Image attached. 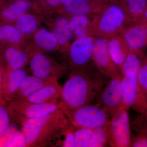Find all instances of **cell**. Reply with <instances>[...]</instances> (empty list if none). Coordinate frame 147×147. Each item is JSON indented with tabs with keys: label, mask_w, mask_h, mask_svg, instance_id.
<instances>
[{
	"label": "cell",
	"mask_w": 147,
	"mask_h": 147,
	"mask_svg": "<svg viewBox=\"0 0 147 147\" xmlns=\"http://www.w3.org/2000/svg\"><path fill=\"white\" fill-rule=\"evenodd\" d=\"M106 79L93 67L71 71L61 87L60 102L63 107L70 110L89 105L102 89Z\"/></svg>",
	"instance_id": "cell-1"
},
{
	"label": "cell",
	"mask_w": 147,
	"mask_h": 147,
	"mask_svg": "<svg viewBox=\"0 0 147 147\" xmlns=\"http://www.w3.org/2000/svg\"><path fill=\"white\" fill-rule=\"evenodd\" d=\"M70 124L60 109L40 117L31 119L21 125L26 147L58 146L63 131Z\"/></svg>",
	"instance_id": "cell-2"
},
{
	"label": "cell",
	"mask_w": 147,
	"mask_h": 147,
	"mask_svg": "<svg viewBox=\"0 0 147 147\" xmlns=\"http://www.w3.org/2000/svg\"><path fill=\"white\" fill-rule=\"evenodd\" d=\"M132 23L124 7L114 0L100 7L93 17L92 35L109 38L121 34Z\"/></svg>",
	"instance_id": "cell-3"
},
{
	"label": "cell",
	"mask_w": 147,
	"mask_h": 147,
	"mask_svg": "<svg viewBox=\"0 0 147 147\" xmlns=\"http://www.w3.org/2000/svg\"><path fill=\"white\" fill-rule=\"evenodd\" d=\"M94 36L89 35L74 39L64 52L63 65L71 71L93 67L92 51Z\"/></svg>",
	"instance_id": "cell-4"
},
{
	"label": "cell",
	"mask_w": 147,
	"mask_h": 147,
	"mask_svg": "<svg viewBox=\"0 0 147 147\" xmlns=\"http://www.w3.org/2000/svg\"><path fill=\"white\" fill-rule=\"evenodd\" d=\"M62 109L75 128L94 129L106 126L110 119L108 113L98 104H90L75 110H68L62 105Z\"/></svg>",
	"instance_id": "cell-5"
},
{
	"label": "cell",
	"mask_w": 147,
	"mask_h": 147,
	"mask_svg": "<svg viewBox=\"0 0 147 147\" xmlns=\"http://www.w3.org/2000/svg\"><path fill=\"white\" fill-rule=\"evenodd\" d=\"M7 107L11 123L21 125L31 119L40 117L62 109L60 102L55 103L37 104L24 99H14L8 101Z\"/></svg>",
	"instance_id": "cell-6"
},
{
	"label": "cell",
	"mask_w": 147,
	"mask_h": 147,
	"mask_svg": "<svg viewBox=\"0 0 147 147\" xmlns=\"http://www.w3.org/2000/svg\"><path fill=\"white\" fill-rule=\"evenodd\" d=\"M29 70L34 76L45 80H56L65 74L67 70L45 53L36 52L32 55L29 63Z\"/></svg>",
	"instance_id": "cell-7"
},
{
	"label": "cell",
	"mask_w": 147,
	"mask_h": 147,
	"mask_svg": "<svg viewBox=\"0 0 147 147\" xmlns=\"http://www.w3.org/2000/svg\"><path fill=\"white\" fill-rule=\"evenodd\" d=\"M127 110L122 107L110 118L108 125L110 146H131V128Z\"/></svg>",
	"instance_id": "cell-8"
},
{
	"label": "cell",
	"mask_w": 147,
	"mask_h": 147,
	"mask_svg": "<svg viewBox=\"0 0 147 147\" xmlns=\"http://www.w3.org/2000/svg\"><path fill=\"white\" fill-rule=\"evenodd\" d=\"M122 76L118 73L108 79L96 98L97 104L108 113L110 118L123 107Z\"/></svg>",
	"instance_id": "cell-9"
},
{
	"label": "cell",
	"mask_w": 147,
	"mask_h": 147,
	"mask_svg": "<svg viewBox=\"0 0 147 147\" xmlns=\"http://www.w3.org/2000/svg\"><path fill=\"white\" fill-rule=\"evenodd\" d=\"M92 51L93 62L98 71L108 79L120 73L114 64L108 48V38L94 36Z\"/></svg>",
	"instance_id": "cell-10"
},
{
	"label": "cell",
	"mask_w": 147,
	"mask_h": 147,
	"mask_svg": "<svg viewBox=\"0 0 147 147\" xmlns=\"http://www.w3.org/2000/svg\"><path fill=\"white\" fill-rule=\"evenodd\" d=\"M122 92L123 107L145 112L146 105L139 93L137 73L129 72L123 76Z\"/></svg>",
	"instance_id": "cell-11"
},
{
	"label": "cell",
	"mask_w": 147,
	"mask_h": 147,
	"mask_svg": "<svg viewBox=\"0 0 147 147\" xmlns=\"http://www.w3.org/2000/svg\"><path fill=\"white\" fill-rule=\"evenodd\" d=\"M120 35L129 50L139 55L147 45V24L139 21L131 23Z\"/></svg>",
	"instance_id": "cell-12"
},
{
	"label": "cell",
	"mask_w": 147,
	"mask_h": 147,
	"mask_svg": "<svg viewBox=\"0 0 147 147\" xmlns=\"http://www.w3.org/2000/svg\"><path fill=\"white\" fill-rule=\"evenodd\" d=\"M30 12L38 13L35 2L31 0H13L0 8V22L13 24L20 16Z\"/></svg>",
	"instance_id": "cell-13"
},
{
	"label": "cell",
	"mask_w": 147,
	"mask_h": 147,
	"mask_svg": "<svg viewBox=\"0 0 147 147\" xmlns=\"http://www.w3.org/2000/svg\"><path fill=\"white\" fill-rule=\"evenodd\" d=\"M48 23L49 29L55 35L62 53L65 52L72 42L74 36L69 26L68 16L60 13H56Z\"/></svg>",
	"instance_id": "cell-14"
},
{
	"label": "cell",
	"mask_w": 147,
	"mask_h": 147,
	"mask_svg": "<svg viewBox=\"0 0 147 147\" xmlns=\"http://www.w3.org/2000/svg\"><path fill=\"white\" fill-rule=\"evenodd\" d=\"M2 57L6 67L15 69L26 68L32 54L27 45H7L3 47Z\"/></svg>",
	"instance_id": "cell-15"
},
{
	"label": "cell",
	"mask_w": 147,
	"mask_h": 147,
	"mask_svg": "<svg viewBox=\"0 0 147 147\" xmlns=\"http://www.w3.org/2000/svg\"><path fill=\"white\" fill-rule=\"evenodd\" d=\"M31 38L32 42L28 46L33 54L36 52L51 53L59 50L57 39L49 29L40 27Z\"/></svg>",
	"instance_id": "cell-16"
},
{
	"label": "cell",
	"mask_w": 147,
	"mask_h": 147,
	"mask_svg": "<svg viewBox=\"0 0 147 147\" xmlns=\"http://www.w3.org/2000/svg\"><path fill=\"white\" fill-rule=\"evenodd\" d=\"M28 75L26 68L15 69L6 68L1 95L3 100L8 101L14 99L21 82Z\"/></svg>",
	"instance_id": "cell-17"
},
{
	"label": "cell",
	"mask_w": 147,
	"mask_h": 147,
	"mask_svg": "<svg viewBox=\"0 0 147 147\" xmlns=\"http://www.w3.org/2000/svg\"><path fill=\"white\" fill-rule=\"evenodd\" d=\"M100 7L92 0H67L61 5L57 13L68 17L76 14H85L93 17Z\"/></svg>",
	"instance_id": "cell-18"
},
{
	"label": "cell",
	"mask_w": 147,
	"mask_h": 147,
	"mask_svg": "<svg viewBox=\"0 0 147 147\" xmlns=\"http://www.w3.org/2000/svg\"><path fill=\"white\" fill-rule=\"evenodd\" d=\"M61 87L56 81L47 84L24 99L37 104L58 103L60 100Z\"/></svg>",
	"instance_id": "cell-19"
},
{
	"label": "cell",
	"mask_w": 147,
	"mask_h": 147,
	"mask_svg": "<svg viewBox=\"0 0 147 147\" xmlns=\"http://www.w3.org/2000/svg\"><path fill=\"white\" fill-rule=\"evenodd\" d=\"M108 48L110 58L120 73L121 69L129 50L120 34L108 38Z\"/></svg>",
	"instance_id": "cell-20"
},
{
	"label": "cell",
	"mask_w": 147,
	"mask_h": 147,
	"mask_svg": "<svg viewBox=\"0 0 147 147\" xmlns=\"http://www.w3.org/2000/svg\"><path fill=\"white\" fill-rule=\"evenodd\" d=\"M69 26L74 39L92 35V16L76 14L68 17Z\"/></svg>",
	"instance_id": "cell-21"
},
{
	"label": "cell",
	"mask_w": 147,
	"mask_h": 147,
	"mask_svg": "<svg viewBox=\"0 0 147 147\" xmlns=\"http://www.w3.org/2000/svg\"><path fill=\"white\" fill-rule=\"evenodd\" d=\"M35 12H30L20 16L14 23V26L26 39L31 38L40 28L39 16Z\"/></svg>",
	"instance_id": "cell-22"
},
{
	"label": "cell",
	"mask_w": 147,
	"mask_h": 147,
	"mask_svg": "<svg viewBox=\"0 0 147 147\" xmlns=\"http://www.w3.org/2000/svg\"><path fill=\"white\" fill-rule=\"evenodd\" d=\"M55 81L56 80H45L33 75H28L21 82L13 99H25L44 86Z\"/></svg>",
	"instance_id": "cell-23"
},
{
	"label": "cell",
	"mask_w": 147,
	"mask_h": 147,
	"mask_svg": "<svg viewBox=\"0 0 147 147\" xmlns=\"http://www.w3.org/2000/svg\"><path fill=\"white\" fill-rule=\"evenodd\" d=\"M26 39L13 24H0V44L3 47L7 45H25Z\"/></svg>",
	"instance_id": "cell-24"
},
{
	"label": "cell",
	"mask_w": 147,
	"mask_h": 147,
	"mask_svg": "<svg viewBox=\"0 0 147 147\" xmlns=\"http://www.w3.org/2000/svg\"><path fill=\"white\" fill-rule=\"evenodd\" d=\"M124 7L132 23L139 21L147 8V0H114Z\"/></svg>",
	"instance_id": "cell-25"
},
{
	"label": "cell",
	"mask_w": 147,
	"mask_h": 147,
	"mask_svg": "<svg viewBox=\"0 0 147 147\" xmlns=\"http://www.w3.org/2000/svg\"><path fill=\"white\" fill-rule=\"evenodd\" d=\"M17 124L11 123L8 128L0 134V147H18L22 138L21 130H19Z\"/></svg>",
	"instance_id": "cell-26"
},
{
	"label": "cell",
	"mask_w": 147,
	"mask_h": 147,
	"mask_svg": "<svg viewBox=\"0 0 147 147\" xmlns=\"http://www.w3.org/2000/svg\"><path fill=\"white\" fill-rule=\"evenodd\" d=\"M142 64L139 55L129 50L121 69L120 74L122 76L129 72H135L137 74Z\"/></svg>",
	"instance_id": "cell-27"
},
{
	"label": "cell",
	"mask_w": 147,
	"mask_h": 147,
	"mask_svg": "<svg viewBox=\"0 0 147 147\" xmlns=\"http://www.w3.org/2000/svg\"><path fill=\"white\" fill-rule=\"evenodd\" d=\"M93 129L86 128H75V147H91Z\"/></svg>",
	"instance_id": "cell-28"
},
{
	"label": "cell",
	"mask_w": 147,
	"mask_h": 147,
	"mask_svg": "<svg viewBox=\"0 0 147 147\" xmlns=\"http://www.w3.org/2000/svg\"><path fill=\"white\" fill-rule=\"evenodd\" d=\"M108 123L106 126L93 129L91 147H102L109 146Z\"/></svg>",
	"instance_id": "cell-29"
},
{
	"label": "cell",
	"mask_w": 147,
	"mask_h": 147,
	"mask_svg": "<svg viewBox=\"0 0 147 147\" xmlns=\"http://www.w3.org/2000/svg\"><path fill=\"white\" fill-rule=\"evenodd\" d=\"M39 13H44L50 15L58 12L60 7L59 0H36Z\"/></svg>",
	"instance_id": "cell-30"
},
{
	"label": "cell",
	"mask_w": 147,
	"mask_h": 147,
	"mask_svg": "<svg viewBox=\"0 0 147 147\" xmlns=\"http://www.w3.org/2000/svg\"><path fill=\"white\" fill-rule=\"evenodd\" d=\"M137 80L140 95L146 104L147 96V59L142 64L137 73Z\"/></svg>",
	"instance_id": "cell-31"
},
{
	"label": "cell",
	"mask_w": 147,
	"mask_h": 147,
	"mask_svg": "<svg viewBox=\"0 0 147 147\" xmlns=\"http://www.w3.org/2000/svg\"><path fill=\"white\" fill-rule=\"evenodd\" d=\"M75 128L70 124L61 134L59 143V146L75 147Z\"/></svg>",
	"instance_id": "cell-32"
},
{
	"label": "cell",
	"mask_w": 147,
	"mask_h": 147,
	"mask_svg": "<svg viewBox=\"0 0 147 147\" xmlns=\"http://www.w3.org/2000/svg\"><path fill=\"white\" fill-rule=\"evenodd\" d=\"M5 101L0 100V134L5 131L11 123Z\"/></svg>",
	"instance_id": "cell-33"
},
{
	"label": "cell",
	"mask_w": 147,
	"mask_h": 147,
	"mask_svg": "<svg viewBox=\"0 0 147 147\" xmlns=\"http://www.w3.org/2000/svg\"><path fill=\"white\" fill-rule=\"evenodd\" d=\"M131 147H147V136L146 134H140L131 141Z\"/></svg>",
	"instance_id": "cell-34"
},
{
	"label": "cell",
	"mask_w": 147,
	"mask_h": 147,
	"mask_svg": "<svg viewBox=\"0 0 147 147\" xmlns=\"http://www.w3.org/2000/svg\"><path fill=\"white\" fill-rule=\"evenodd\" d=\"M6 69V68L4 62L3 60L1 55H0V96H1V97L3 84L5 76Z\"/></svg>",
	"instance_id": "cell-35"
},
{
	"label": "cell",
	"mask_w": 147,
	"mask_h": 147,
	"mask_svg": "<svg viewBox=\"0 0 147 147\" xmlns=\"http://www.w3.org/2000/svg\"><path fill=\"white\" fill-rule=\"evenodd\" d=\"M139 21L147 24V8L143 13V15Z\"/></svg>",
	"instance_id": "cell-36"
},
{
	"label": "cell",
	"mask_w": 147,
	"mask_h": 147,
	"mask_svg": "<svg viewBox=\"0 0 147 147\" xmlns=\"http://www.w3.org/2000/svg\"><path fill=\"white\" fill-rule=\"evenodd\" d=\"M92 1L98 5L101 6L103 5L110 1V0H92Z\"/></svg>",
	"instance_id": "cell-37"
},
{
	"label": "cell",
	"mask_w": 147,
	"mask_h": 147,
	"mask_svg": "<svg viewBox=\"0 0 147 147\" xmlns=\"http://www.w3.org/2000/svg\"><path fill=\"white\" fill-rule=\"evenodd\" d=\"M4 3L3 0H0V8L4 4Z\"/></svg>",
	"instance_id": "cell-38"
},
{
	"label": "cell",
	"mask_w": 147,
	"mask_h": 147,
	"mask_svg": "<svg viewBox=\"0 0 147 147\" xmlns=\"http://www.w3.org/2000/svg\"><path fill=\"white\" fill-rule=\"evenodd\" d=\"M59 1L60 2L61 5L62 4H63L66 1H67V0H59Z\"/></svg>",
	"instance_id": "cell-39"
},
{
	"label": "cell",
	"mask_w": 147,
	"mask_h": 147,
	"mask_svg": "<svg viewBox=\"0 0 147 147\" xmlns=\"http://www.w3.org/2000/svg\"><path fill=\"white\" fill-rule=\"evenodd\" d=\"M13 1V0H3L4 2L5 3L8 2L10 1Z\"/></svg>",
	"instance_id": "cell-40"
},
{
	"label": "cell",
	"mask_w": 147,
	"mask_h": 147,
	"mask_svg": "<svg viewBox=\"0 0 147 147\" xmlns=\"http://www.w3.org/2000/svg\"><path fill=\"white\" fill-rule=\"evenodd\" d=\"M146 111H147V96L146 98Z\"/></svg>",
	"instance_id": "cell-41"
},
{
	"label": "cell",
	"mask_w": 147,
	"mask_h": 147,
	"mask_svg": "<svg viewBox=\"0 0 147 147\" xmlns=\"http://www.w3.org/2000/svg\"><path fill=\"white\" fill-rule=\"evenodd\" d=\"M0 100H3L2 98L1 97V96H0Z\"/></svg>",
	"instance_id": "cell-42"
},
{
	"label": "cell",
	"mask_w": 147,
	"mask_h": 147,
	"mask_svg": "<svg viewBox=\"0 0 147 147\" xmlns=\"http://www.w3.org/2000/svg\"><path fill=\"white\" fill-rule=\"evenodd\" d=\"M31 1H35L36 0H31Z\"/></svg>",
	"instance_id": "cell-43"
},
{
	"label": "cell",
	"mask_w": 147,
	"mask_h": 147,
	"mask_svg": "<svg viewBox=\"0 0 147 147\" xmlns=\"http://www.w3.org/2000/svg\"><path fill=\"white\" fill-rule=\"evenodd\" d=\"M1 24V22H0V24Z\"/></svg>",
	"instance_id": "cell-44"
}]
</instances>
